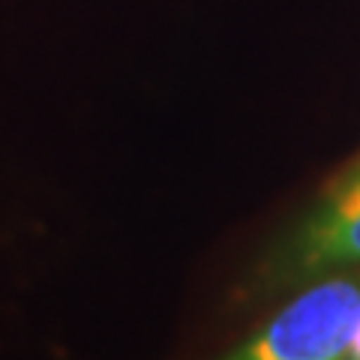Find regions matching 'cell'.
<instances>
[{
    "label": "cell",
    "instance_id": "cell-1",
    "mask_svg": "<svg viewBox=\"0 0 360 360\" xmlns=\"http://www.w3.org/2000/svg\"><path fill=\"white\" fill-rule=\"evenodd\" d=\"M360 267V172L342 174L330 195L283 234L250 276V295H279Z\"/></svg>",
    "mask_w": 360,
    "mask_h": 360
},
{
    "label": "cell",
    "instance_id": "cell-4",
    "mask_svg": "<svg viewBox=\"0 0 360 360\" xmlns=\"http://www.w3.org/2000/svg\"><path fill=\"white\" fill-rule=\"evenodd\" d=\"M357 172H360V156H357L352 165H348V172H345V174H357Z\"/></svg>",
    "mask_w": 360,
    "mask_h": 360
},
{
    "label": "cell",
    "instance_id": "cell-3",
    "mask_svg": "<svg viewBox=\"0 0 360 360\" xmlns=\"http://www.w3.org/2000/svg\"><path fill=\"white\" fill-rule=\"evenodd\" d=\"M345 360H360V328L354 333V340H352V348H348V357Z\"/></svg>",
    "mask_w": 360,
    "mask_h": 360
},
{
    "label": "cell",
    "instance_id": "cell-2",
    "mask_svg": "<svg viewBox=\"0 0 360 360\" xmlns=\"http://www.w3.org/2000/svg\"><path fill=\"white\" fill-rule=\"evenodd\" d=\"M360 328V267L315 279L219 360H345Z\"/></svg>",
    "mask_w": 360,
    "mask_h": 360
}]
</instances>
